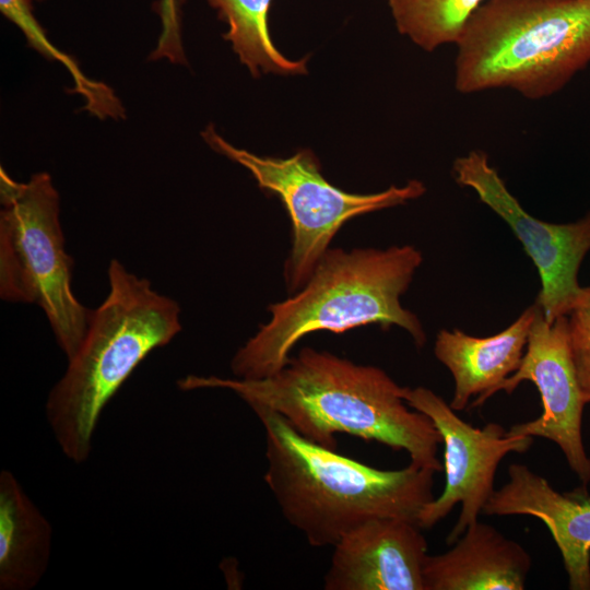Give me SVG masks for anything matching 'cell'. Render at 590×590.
Instances as JSON below:
<instances>
[{"instance_id": "1", "label": "cell", "mask_w": 590, "mask_h": 590, "mask_svg": "<svg viewBox=\"0 0 590 590\" xmlns=\"http://www.w3.org/2000/svg\"><path fill=\"white\" fill-rule=\"evenodd\" d=\"M182 391L228 390L252 411L282 416L299 435L335 450V434H349L404 450L412 464L444 471L442 438L432 420L412 409L385 370L306 346L276 374L261 379L187 375Z\"/></svg>"}, {"instance_id": "2", "label": "cell", "mask_w": 590, "mask_h": 590, "mask_svg": "<svg viewBox=\"0 0 590 590\" xmlns=\"http://www.w3.org/2000/svg\"><path fill=\"white\" fill-rule=\"evenodd\" d=\"M422 261L421 251L412 245L328 249L299 291L269 306L270 320L232 357L234 377L261 379L276 374L288 363L295 345L317 331L399 327L423 347L424 328L400 300Z\"/></svg>"}, {"instance_id": "3", "label": "cell", "mask_w": 590, "mask_h": 590, "mask_svg": "<svg viewBox=\"0 0 590 590\" xmlns=\"http://www.w3.org/2000/svg\"><path fill=\"white\" fill-rule=\"evenodd\" d=\"M253 413L264 430V482L282 516L311 546H333L375 518L416 522L434 499L433 470L412 463L376 469L306 439L275 412Z\"/></svg>"}, {"instance_id": "4", "label": "cell", "mask_w": 590, "mask_h": 590, "mask_svg": "<svg viewBox=\"0 0 590 590\" xmlns=\"http://www.w3.org/2000/svg\"><path fill=\"white\" fill-rule=\"evenodd\" d=\"M109 292L90 314L85 337L48 393L47 422L62 453L84 463L99 416L137 366L180 331V307L113 259Z\"/></svg>"}, {"instance_id": "5", "label": "cell", "mask_w": 590, "mask_h": 590, "mask_svg": "<svg viewBox=\"0 0 590 590\" xmlns=\"http://www.w3.org/2000/svg\"><path fill=\"white\" fill-rule=\"evenodd\" d=\"M455 45L457 92L546 98L590 64V0H486Z\"/></svg>"}, {"instance_id": "6", "label": "cell", "mask_w": 590, "mask_h": 590, "mask_svg": "<svg viewBox=\"0 0 590 590\" xmlns=\"http://www.w3.org/2000/svg\"><path fill=\"white\" fill-rule=\"evenodd\" d=\"M0 296L43 309L56 342L71 358L91 311L72 291L73 260L64 248L59 194L48 173L14 180L0 168Z\"/></svg>"}, {"instance_id": "7", "label": "cell", "mask_w": 590, "mask_h": 590, "mask_svg": "<svg viewBox=\"0 0 590 590\" xmlns=\"http://www.w3.org/2000/svg\"><path fill=\"white\" fill-rule=\"evenodd\" d=\"M215 152L245 167L259 188L276 196L292 223V248L284 264L288 292L299 291L340 228L350 220L415 200L426 191L416 179L375 193H351L330 181L312 151L303 149L290 157L256 155L223 139L213 125L201 132Z\"/></svg>"}, {"instance_id": "8", "label": "cell", "mask_w": 590, "mask_h": 590, "mask_svg": "<svg viewBox=\"0 0 590 590\" xmlns=\"http://www.w3.org/2000/svg\"><path fill=\"white\" fill-rule=\"evenodd\" d=\"M402 397L412 409L428 416L441 435L445 447V487L426 504L417 517L422 529L433 528L461 504L458 520L446 542L452 545L479 520L495 492L494 480L500 461L510 452L523 453L533 437L508 435L497 423L474 427L458 416L441 397L425 387H403Z\"/></svg>"}, {"instance_id": "9", "label": "cell", "mask_w": 590, "mask_h": 590, "mask_svg": "<svg viewBox=\"0 0 590 590\" xmlns=\"http://www.w3.org/2000/svg\"><path fill=\"white\" fill-rule=\"evenodd\" d=\"M456 182L471 188L502 217L534 263L541 280L535 303L544 318L554 322L566 316L580 291L578 271L590 250V213L568 224H553L529 214L511 194L482 150H472L452 163Z\"/></svg>"}, {"instance_id": "10", "label": "cell", "mask_w": 590, "mask_h": 590, "mask_svg": "<svg viewBox=\"0 0 590 590\" xmlns=\"http://www.w3.org/2000/svg\"><path fill=\"white\" fill-rule=\"evenodd\" d=\"M536 387L542 414L510 427L508 435L541 437L554 441L583 484L590 481V459L581 435L586 404L573 363L566 316L545 320L540 307L531 326L527 347L518 369L494 391L510 394L522 382Z\"/></svg>"}, {"instance_id": "11", "label": "cell", "mask_w": 590, "mask_h": 590, "mask_svg": "<svg viewBox=\"0 0 590 590\" xmlns=\"http://www.w3.org/2000/svg\"><path fill=\"white\" fill-rule=\"evenodd\" d=\"M421 527L402 518L370 519L332 547L326 590H424L428 544Z\"/></svg>"}, {"instance_id": "12", "label": "cell", "mask_w": 590, "mask_h": 590, "mask_svg": "<svg viewBox=\"0 0 590 590\" xmlns=\"http://www.w3.org/2000/svg\"><path fill=\"white\" fill-rule=\"evenodd\" d=\"M509 481L483 508L488 516H531L550 530L573 590H590V495L586 488L559 493L527 465L508 467Z\"/></svg>"}, {"instance_id": "13", "label": "cell", "mask_w": 590, "mask_h": 590, "mask_svg": "<svg viewBox=\"0 0 590 590\" xmlns=\"http://www.w3.org/2000/svg\"><path fill=\"white\" fill-rule=\"evenodd\" d=\"M539 305L532 304L503 331L473 337L459 329L437 333L434 354L450 371L455 390L449 403L456 412L481 406L495 389L519 367Z\"/></svg>"}, {"instance_id": "14", "label": "cell", "mask_w": 590, "mask_h": 590, "mask_svg": "<svg viewBox=\"0 0 590 590\" xmlns=\"http://www.w3.org/2000/svg\"><path fill=\"white\" fill-rule=\"evenodd\" d=\"M453 546L427 555L424 590H523L532 560L516 541L488 523L469 526Z\"/></svg>"}, {"instance_id": "15", "label": "cell", "mask_w": 590, "mask_h": 590, "mask_svg": "<svg viewBox=\"0 0 590 590\" xmlns=\"http://www.w3.org/2000/svg\"><path fill=\"white\" fill-rule=\"evenodd\" d=\"M52 528L15 475L0 472V589L31 590L45 575Z\"/></svg>"}, {"instance_id": "16", "label": "cell", "mask_w": 590, "mask_h": 590, "mask_svg": "<svg viewBox=\"0 0 590 590\" xmlns=\"http://www.w3.org/2000/svg\"><path fill=\"white\" fill-rule=\"evenodd\" d=\"M273 0H206L217 11L228 30L223 38L229 42L240 62L252 76L306 74L308 57L292 60L282 55L272 42L269 13Z\"/></svg>"}, {"instance_id": "17", "label": "cell", "mask_w": 590, "mask_h": 590, "mask_svg": "<svg viewBox=\"0 0 590 590\" xmlns=\"http://www.w3.org/2000/svg\"><path fill=\"white\" fill-rule=\"evenodd\" d=\"M398 32L425 51L456 44L486 0H386Z\"/></svg>"}, {"instance_id": "18", "label": "cell", "mask_w": 590, "mask_h": 590, "mask_svg": "<svg viewBox=\"0 0 590 590\" xmlns=\"http://www.w3.org/2000/svg\"><path fill=\"white\" fill-rule=\"evenodd\" d=\"M1 13L24 34L30 47L50 60H57L71 74L74 86L72 93L84 97V110L99 119H123L125 108L115 92L105 83L88 79L78 62L57 48L33 14L28 0H0Z\"/></svg>"}, {"instance_id": "19", "label": "cell", "mask_w": 590, "mask_h": 590, "mask_svg": "<svg viewBox=\"0 0 590 590\" xmlns=\"http://www.w3.org/2000/svg\"><path fill=\"white\" fill-rule=\"evenodd\" d=\"M568 343L585 403H590V286L566 315Z\"/></svg>"}, {"instance_id": "20", "label": "cell", "mask_w": 590, "mask_h": 590, "mask_svg": "<svg viewBox=\"0 0 590 590\" xmlns=\"http://www.w3.org/2000/svg\"><path fill=\"white\" fill-rule=\"evenodd\" d=\"M186 0H158L153 8L161 20L157 45L150 55L151 60L167 59L173 63L186 64L181 40V13Z\"/></svg>"}, {"instance_id": "21", "label": "cell", "mask_w": 590, "mask_h": 590, "mask_svg": "<svg viewBox=\"0 0 590 590\" xmlns=\"http://www.w3.org/2000/svg\"><path fill=\"white\" fill-rule=\"evenodd\" d=\"M28 1L33 3L34 1H44V0H28Z\"/></svg>"}]
</instances>
